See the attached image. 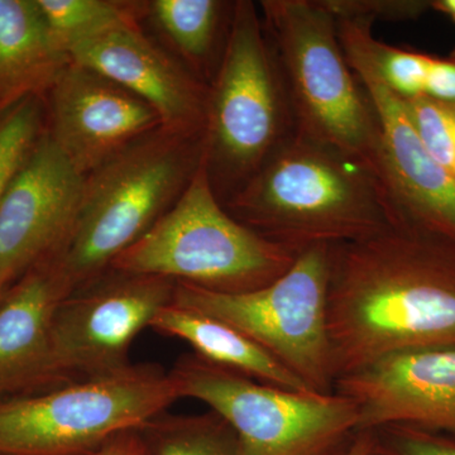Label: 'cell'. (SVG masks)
<instances>
[{"instance_id":"cell-1","label":"cell","mask_w":455,"mask_h":455,"mask_svg":"<svg viewBox=\"0 0 455 455\" xmlns=\"http://www.w3.org/2000/svg\"><path fill=\"white\" fill-rule=\"evenodd\" d=\"M328 331L337 379L398 353L455 349V239L395 221L331 244Z\"/></svg>"},{"instance_id":"cell-2","label":"cell","mask_w":455,"mask_h":455,"mask_svg":"<svg viewBox=\"0 0 455 455\" xmlns=\"http://www.w3.org/2000/svg\"><path fill=\"white\" fill-rule=\"evenodd\" d=\"M224 208L298 256L398 221L387 191L370 170L296 131Z\"/></svg>"},{"instance_id":"cell-3","label":"cell","mask_w":455,"mask_h":455,"mask_svg":"<svg viewBox=\"0 0 455 455\" xmlns=\"http://www.w3.org/2000/svg\"><path fill=\"white\" fill-rule=\"evenodd\" d=\"M204 161V131L143 137L85 176L70 238L56 259L74 292L106 274L185 193Z\"/></svg>"},{"instance_id":"cell-4","label":"cell","mask_w":455,"mask_h":455,"mask_svg":"<svg viewBox=\"0 0 455 455\" xmlns=\"http://www.w3.org/2000/svg\"><path fill=\"white\" fill-rule=\"evenodd\" d=\"M293 133L286 84L259 7L238 0L223 60L209 85L204 124V164L223 206Z\"/></svg>"},{"instance_id":"cell-5","label":"cell","mask_w":455,"mask_h":455,"mask_svg":"<svg viewBox=\"0 0 455 455\" xmlns=\"http://www.w3.org/2000/svg\"><path fill=\"white\" fill-rule=\"evenodd\" d=\"M259 11L295 131L357 161L383 184L379 121L344 57L335 18L320 0H263Z\"/></svg>"},{"instance_id":"cell-6","label":"cell","mask_w":455,"mask_h":455,"mask_svg":"<svg viewBox=\"0 0 455 455\" xmlns=\"http://www.w3.org/2000/svg\"><path fill=\"white\" fill-rule=\"evenodd\" d=\"M298 257L227 212L212 191L203 161L175 205L123 251L110 268L238 293L275 283Z\"/></svg>"},{"instance_id":"cell-7","label":"cell","mask_w":455,"mask_h":455,"mask_svg":"<svg viewBox=\"0 0 455 455\" xmlns=\"http://www.w3.org/2000/svg\"><path fill=\"white\" fill-rule=\"evenodd\" d=\"M180 395L170 372L137 364L0 403V455H89L140 429Z\"/></svg>"},{"instance_id":"cell-8","label":"cell","mask_w":455,"mask_h":455,"mask_svg":"<svg viewBox=\"0 0 455 455\" xmlns=\"http://www.w3.org/2000/svg\"><path fill=\"white\" fill-rule=\"evenodd\" d=\"M181 397L196 398L232 427L244 455H344L359 409L344 395L284 390L194 355L170 371Z\"/></svg>"},{"instance_id":"cell-9","label":"cell","mask_w":455,"mask_h":455,"mask_svg":"<svg viewBox=\"0 0 455 455\" xmlns=\"http://www.w3.org/2000/svg\"><path fill=\"white\" fill-rule=\"evenodd\" d=\"M331 245L299 254L283 277L253 291H211L176 283L173 304L227 323L277 359L316 394H334L328 331Z\"/></svg>"},{"instance_id":"cell-10","label":"cell","mask_w":455,"mask_h":455,"mask_svg":"<svg viewBox=\"0 0 455 455\" xmlns=\"http://www.w3.org/2000/svg\"><path fill=\"white\" fill-rule=\"evenodd\" d=\"M175 281L109 268L62 301L52 325L56 379L65 383L119 372L134 339L170 305Z\"/></svg>"},{"instance_id":"cell-11","label":"cell","mask_w":455,"mask_h":455,"mask_svg":"<svg viewBox=\"0 0 455 455\" xmlns=\"http://www.w3.org/2000/svg\"><path fill=\"white\" fill-rule=\"evenodd\" d=\"M85 175L42 134L0 200V298L61 252L79 214Z\"/></svg>"},{"instance_id":"cell-12","label":"cell","mask_w":455,"mask_h":455,"mask_svg":"<svg viewBox=\"0 0 455 455\" xmlns=\"http://www.w3.org/2000/svg\"><path fill=\"white\" fill-rule=\"evenodd\" d=\"M44 100L46 133L85 176L163 128L160 116L145 100L73 61Z\"/></svg>"},{"instance_id":"cell-13","label":"cell","mask_w":455,"mask_h":455,"mask_svg":"<svg viewBox=\"0 0 455 455\" xmlns=\"http://www.w3.org/2000/svg\"><path fill=\"white\" fill-rule=\"evenodd\" d=\"M355 401L358 431L400 424L455 439V349L398 353L335 382Z\"/></svg>"},{"instance_id":"cell-14","label":"cell","mask_w":455,"mask_h":455,"mask_svg":"<svg viewBox=\"0 0 455 455\" xmlns=\"http://www.w3.org/2000/svg\"><path fill=\"white\" fill-rule=\"evenodd\" d=\"M74 64L92 68L149 104L164 130L204 131L209 86L146 32L142 23L103 33L70 51Z\"/></svg>"},{"instance_id":"cell-15","label":"cell","mask_w":455,"mask_h":455,"mask_svg":"<svg viewBox=\"0 0 455 455\" xmlns=\"http://www.w3.org/2000/svg\"><path fill=\"white\" fill-rule=\"evenodd\" d=\"M366 90L381 132L383 184L398 221L455 239V176L427 151L403 99L366 66H349Z\"/></svg>"},{"instance_id":"cell-16","label":"cell","mask_w":455,"mask_h":455,"mask_svg":"<svg viewBox=\"0 0 455 455\" xmlns=\"http://www.w3.org/2000/svg\"><path fill=\"white\" fill-rule=\"evenodd\" d=\"M73 292L53 256L27 271L0 298V396L31 386H60L52 325L60 305Z\"/></svg>"},{"instance_id":"cell-17","label":"cell","mask_w":455,"mask_h":455,"mask_svg":"<svg viewBox=\"0 0 455 455\" xmlns=\"http://www.w3.org/2000/svg\"><path fill=\"white\" fill-rule=\"evenodd\" d=\"M70 62L37 0H0V114L44 98Z\"/></svg>"},{"instance_id":"cell-18","label":"cell","mask_w":455,"mask_h":455,"mask_svg":"<svg viewBox=\"0 0 455 455\" xmlns=\"http://www.w3.org/2000/svg\"><path fill=\"white\" fill-rule=\"evenodd\" d=\"M235 5V2L224 0H148L142 25L148 26L152 37L209 86L223 60Z\"/></svg>"},{"instance_id":"cell-19","label":"cell","mask_w":455,"mask_h":455,"mask_svg":"<svg viewBox=\"0 0 455 455\" xmlns=\"http://www.w3.org/2000/svg\"><path fill=\"white\" fill-rule=\"evenodd\" d=\"M149 328L187 341L196 355L217 366L284 390L313 392L259 344L215 317L171 302L158 311Z\"/></svg>"},{"instance_id":"cell-20","label":"cell","mask_w":455,"mask_h":455,"mask_svg":"<svg viewBox=\"0 0 455 455\" xmlns=\"http://www.w3.org/2000/svg\"><path fill=\"white\" fill-rule=\"evenodd\" d=\"M149 455H244L235 431L217 412L161 414L140 427Z\"/></svg>"},{"instance_id":"cell-21","label":"cell","mask_w":455,"mask_h":455,"mask_svg":"<svg viewBox=\"0 0 455 455\" xmlns=\"http://www.w3.org/2000/svg\"><path fill=\"white\" fill-rule=\"evenodd\" d=\"M57 44L70 51L118 27L142 23L145 2L37 0Z\"/></svg>"},{"instance_id":"cell-22","label":"cell","mask_w":455,"mask_h":455,"mask_svg":"<svg viewBox=\"0 0 455 455\" xmlns=\"http://www.w3.org/2000/svg\"><path fill=\"white\" fill-rule=\"evenodd\" d=\"M46 131L44 98H28L0 114V200Z\"/></svg>"},{"instance_id":"cell-23","label":"cell","mask_w":455,"mask_h":455,"mask_svg":"<svg viewBox=\"0 0 455 455\" xmlns=\"http://www.w3.org/2000/svg\"><path fill=\"white\" fill-rule=\"evenodd\" d=\"M403 103L427 151L455 176V108L427 97L403 99Z\"/></svg>"},{"instance_id":"cell-24","label":"cell","mask_w":455,"mask_h":455,"mask_svg":"<svg viewBox=\"0 0 455 455\" xmlns=\"http://www.w3.org/2000/svg\"><path fill=\"white\" fill-rule=\"evenodd\" d=\"M377 448L387 455H455V439L409 425H385L373 430Z\"/></svg>"},{"instance_id":"cell-25","label":"cell","mask_w":455,"mask_h":455,"mask_svg":"<svg viewBox=\"0 0 455 455\" xmlns=\"http://www.w3.org/2000/svg\"><path fill=\"white\" fill-rule=\"evenodd\" d=\"M335 20H403L420 16L431 3L403 0H320Z\"/></svg>"},{"instance_id":"cell-26","label":"cell","mask_w":455,"mask_h":455,"mask_svg":"<svg viewBox=\"0 0 455 455\" xmlns=\"http://www.w3.org/2000/svg\"><path fill=\"white\" fill-rule=\"evenodd\" d=\"M425 97L455 108V59H431Z\"/></svg>"},{"instance_id":"cell-27","label":"cell","mask_w":455,"mask_h":455,"mask_svg":"<svg viewBox=\"0 0 455 455\" xmlns=\"http://www.w3.org/2000/svg\"><path fill=\"white\" fill-rule=\"evenodd\" d=\"M89 455H149L145 439L140 430H128L108 440L97 451Z\"/></svg>"},{"instance_id":"cell-28","label":"cell","mask_w":455,"mask_h":455,"mask_svg":"<svg viewBox=\"0 0 455 455\" xmlns=\"http://www.w3.org/2000/svg\"><path fill=\"white\" fill-rule=\"evenodd\" d=\"M376 447L373 431H362L353 442L352 447L344 455H368Z\"/></svg>"},{"instance_id":"cell-29","label":"cell","mask_w":455,"mask_h":455,"mask_svg":"<svg viewBox=\"0 0 455 455\" xmlns=\"http://www.w3.org/2000/svg\"><path fill=\"white\" fill-rule=\"evenodd\" d=\"M431 7L447 14L455 22V0H438V2L431 3Z\"/></svg>"},{"instance_id":"cell-30","label":"cell","mask_w":455,"mask_h":455,"mask_svg":"<svg viewBox=\"0 0 455 455\" xmlns=\"http://www.w3.org/2000/svg\"><path fill=\"white\" fill-rule=\"evenodd\" d=\"M368 455H387V454L383 453V451H379V449L377 448V444H376V447H374L373 451H371V453Z\"/></svg>"},{"instance_id":"cell-31","label":"cell","mask_w":455,"mask_h":455,"mask_svg":"<svg viewBox=\"0 0 455 455\" xmlns=\"http://www.w3.org/2000/svg\"><path fill=\"white\" fill-rule=\"evenodd\" d=\"M454 108V107H453Z\"/></svg>"}]
</instances>
